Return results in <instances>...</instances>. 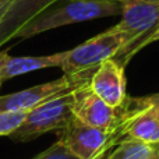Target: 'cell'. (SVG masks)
<instances>
[{
	"mask_svg": "<svg viewBox=\"0 0 159 159\" xmlns=\"http://www.w3.org/2000/svg\"><path fill=\"white\" fill-rule=\"evenodd\" d=\"M121 14L120 3H99V2H81V0H69L67 3L56 8H46L34 17L30 22L24 25L16 38L27 39L39 35L42 32L55 30L59 27L77 22L89 21V20L102 18Z\"/></svg>",
	"mask_w": 159,
	"mask_h": 159,
	"instance_id": "cell-1",
	"label": "cell"
},
{
	"mask_svg": "<svg viewBox=\"0 0 159 159\" xmlns=\"http://www.w3.org/2000/svg\"><path fill=\"white\" fill-rule=\"evenodd\" d=\"M133 45L134 41L131 36L115 25L105 32L75 46L74 49L66 50L60 69L64 71V74L95 70L103 60L119 57Z\"/></svg>",
	"mask_w": 159,
	"mask_h": 159,
	"instance_id": "cell-2",
	"label": "cell"
},
{
	"mask_svg": "<svg viewBox=\"0 0 159 159\" xmlns=\"http://www.w3.org/2000/svg\"><path fill=\"white\" fill-rule=\"evenodd\" d=\"M93 70H87L82 73L64 74L63 77L53 81L39 84L14 93L0 95V112H30L31 109L57 98L64 93H70L74 89L88 84Z\"/></svg>",
	"mask_w": 159,
	"mask_h": 159,
	"instance_id": "cell-3",
	"label": "cell"
},
{
	"mask_svg": "<svg viewBox=\"0 0 159 159\" xmlns=\"http://www.w3.org/2000/svg\"><path fill=\"white\" fill-rule=\"evenodd\" d=\"M71 93H64L31 109L22 123L8 137L17 143H25L48 131L63 129L73 119Z\"/></svg>",
	"mask_w": 159,
	"mask_h": 159,
	"instance_id": "cell-4",
	"label": "cell"
},
{
	"mask_svg": "<svg viewBox=\"0 0 159 159\" xmlns=\"http://www.w3.org/2000/svg\"><path fill=\"white\" fill-rule=\"evenodd\" d=\"M57 141L78 159H102L110 147L121 140L119 131L96 129L73 117L63 129L57 130Z\"/></svg>",
	"mask_w": 159,
	"mask_h": 159,
	"instance_id": "cell-5",
	"label": "cell"
},
{
	"mask_svg": "<svg viewBox=\"0 0 159 159\" xmlns=\"http://www.w3.org/2000/svg\"><path fill=\"white\" fill-rule=\"evenodd\" d=\"M71 113L73 117L88 126L107 130V131H119L124 120L126 109L124 105L120 107H113L103 102L91 89L88 82L73 91Z\"/></svg>",
	"mask_w": 159,
	"mask_h": 159,
	"instance_id": "cell-6",
	"label": "cell"
},
{
	"mask_svg": "<svg viewBox=\"0 0 159 159\" xmlns=\"http://www.w3.org/2000/svg\"><path fill=\"white\" fill-rule=\"evenodd\" d=\"M120 4L121 20L116 27L129 34L134 45L159 27V0H120Z\"/></svg>",
	"mask_w": 159,
	"mask_h": 159,
	"instance_id": "cell-7",
	"label": "cell"
},
{
	"mask_svg": "<svg viewBox=\"0 0 159 159\" xmlns=\"http://www.w3.org/2000/svg\"><path fill=\"white\" fill-rule=\"evenodd\" d=\"M89 87L99 98L113 107H120L127 101L124 66L115 57L103 60L89 78Z\"/></svg>",
	"mask_w": 159,
	"mask_h": 159,
	"instance_id": "cell-8",
	"label": "cell"
},
{
	"mask_svg": "<svg viewBox=\"0 0 159 159\" xmlns=\"http://www.w3.org/2000/svg\"><path fill=\"white\" fill-rule=\"evenodd\" d=\"M124 120L119 133L121 140L131 138L149 145L159 144V117L154 110L147 106H141L135 98H127L124 102Z\"/></svg>",
	"mask_w": 159,
	"mask_h": 159,
	"instance_id": "cell-9",
	"label": "cell"
},
{
	"mask_svg": "<svg viewBox=\"0 0 159 159\" xmlns=\"http://www.w3.org/2000/svg\"><path fill=\"white\" fill-rule=\"evenodd\" d=\"M59 0H13L0 20V46L16 38V34Z\"/></svg>",
	"mask_w": 159,
	"mask_h": 159,
	"instance_id": "cell-10",
	"label": "cell"
},
{
	"mask_svg": "<svg viewBox=\"0 0 159 159\" xmlns=\"http://www.w3.org/2000/svg\"><path fill=\"white\" fill-rule=\"evenodd\" d=\"M64 52L48 56H10L0 52V87L4 81L17 75L50 67H61Z\"/></svg>",
	"mask_w": 159,
	"mask_h": 159,
	"instance_id": "cell-11",
	"label": "cell"
},
{
	"mask_svg": "<svg viewBox=\"0 0 159 159\" xmlns=\"http://www.w3.org/2000/svg\"><path fill=\"white\" fill-rule=\"evenodd\" d=\"M155 145L141 143L131 138H123L106 159H148L154 152Z\"/></svg>",
	"mask_w": 159,
	"mask_h": 159,
	"instance_id": "cell-12",
	"label": "cell"
},
{
	"mask_svg": "<svg viewBox=\"0 0 159 159\" xmlns=\"http://www.w3.org/2000/svg\"><path fill=\"white\" fill-rule=\"evenodd\" d=\"M27 112H0V137H8L22 123Z\"/></svg>",
	"mask_w": 159,
	"mask_h": 159,
	"instance_id": "cell-13",
	"label": "cell"
},
{
	"mask_svg": "<svg viewBox=\"0 0 159 159\" xmlns=\"http://www.w3.org/2000/svg\"><path fill=\"white\" fill-rule=\"evenodd\" d=\"M31 159H78V158L71 151H69L60 141H56L48 149L42 151L41 154L35 155Z\"/></svg>",
	"mask_w": 159,
	"mask_h": 159,
	"instance_id": "cell-14",
	"label": "cell"
},
{
	"mask_svg": "<svg viewBox=\"0 0 159 159\" xmlns=\"http://www.w3.org/2000/svg\"><path fill=\"white\" fill-rule=\"evenodd\" d=\"M157 41H159V27H158L152 34H149V35L147 36V38L141 39L140 42H137L135 45H133V46L130 48V49L127 50V52H124L121 56H119V57H115V59H116V60H119V61H120V63L124 66V64H126L127 61H129L130 59H131L133 56H134L135 53L138 52V50H141L143 48H145L147 45L152 43V42H157Z\"/></svg>",
	"mask_w": 159,
	"mask_h": 159,
	"instance_id": "cell-15",
	"label": "cell"
},
{
	"mask_svg": "<svg viewBox=\"0 0 159 159\" xmlns=\"http://www.w3.org/2000/svg\"><path fill=\"white\" fill-rule=\"evenodd\" d=\"M135 101L141 105V106H147L149 109L154 110V113L159 117V92L154 95L143 96V98H135Z\"/></svg>",
	"mask_w": 159,
	"mask_h": 159,
	"instance_id": "cell-16",
	"label": "cell"
},
{
	"mask_svg": "<svg viewBox=\"0 0 159 159\" xmlns=\"http://www.w3.org/2000/svg\"><path fill=\"white\" fill-rule=\"evenodd\" d=\"M11 2H13V0H0V20H2V17L6 14L7 8L10 7Z\"/></svg>",
	"mask_w": 159,
	"mask_h": 159,
	"instance_id": "cell-17",
	"label": "cell"
},
{
	"mask_svg": "<svg viewBox=\"0 0 159 159\" xmlns=\"http://www.w3.org/2000/svg\"><path fill=\"white\" fill-rule=\"evenodd\" d=\"M148 159H159V144H158V145H155L154 152H152V154L149 155Z\"/></svg>",
	"mask_w": 159,
	"mask_h": 159,
	"instance_id": "cell-18",
	"label": "cell"
},
{
	"mask_svg": "<svg viewBox=\"0 0 159 159\" xmlns=\"http://www.w3.org/2000/svg\"><path fill=\"white\" fill-rule=\"evenodd\" d=\"M81 2H99V3H120V0H81Z\"/></svg>",
	"mask_w": 159,
	"mask_h": 159,
	"instance_id": "cell-19",
	"label": "cell"
}]
</instances>
